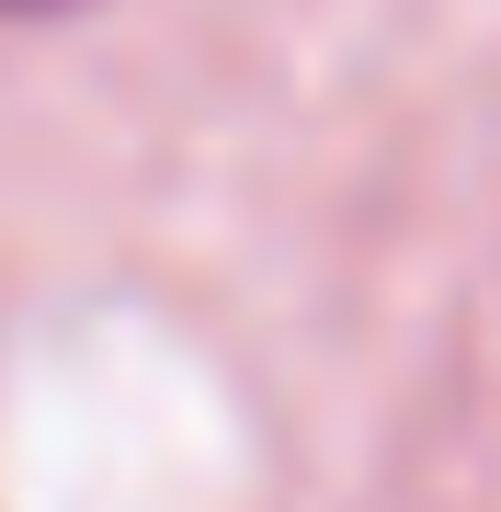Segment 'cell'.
Segmentation results:
<instances>
[{
  "label": "cell",
  "mask_w": 501,
  "mask_h": 512,
  "mask_svg": "<svg viewBox=\"0 0 501 512\" xmlns=\"http://www.w3.org/2000/svg\"><path fill=\"white\" fill-rule=\"evenodd\" d=\"M46 12H80V0H0V23H46Z\"/></svg>",
  "instance_id": "cell-1"
}]
</instances>
